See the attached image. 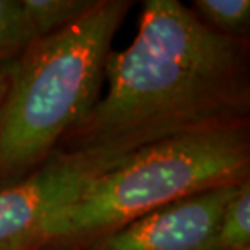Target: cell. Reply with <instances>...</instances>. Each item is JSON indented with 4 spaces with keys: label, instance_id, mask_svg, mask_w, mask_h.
Listing matches in <instances>:
<instances>
[{
    "label": "cell",
    "instance_id": "1",
    "mask_svg": "<svg viewBox=\"0 0 250 250\" xmlns=\"http://www.w3.org/2000/svg\"><path fill=\"white\" fill-rule=\"evenodd\" d=\"M107 89L57 151L119 164L177 135L250 122V41L221 36L179 0H146L137 36L111 52Z\"/></svg>",
    "mask_w": 250,
    "mask_h": 250
},
{
    "label": "cell",
    "instance_id": "2",
    "mask_svg": "<svg viewBox=\"0 0 250 250\" xmlns=\"http://www.w3.org/2000/svg\"><path fill=\"white\" fill-rule=\"evenodd\" d=\"M133 7L96 0L70 26L34 39L10 63L0 103V188L39 169L98 101L112 41Z\"/></svg>",
    "mask_w": 250,
    "mask_h": 250
},
{
    "label": "cell",
    "instance_id": "3",
    "mask_svg": "<svg viewBox=\"0 0 250 250\" xmlns=\"http://www.w3.org/2000/svg\"><path fill=\"white\" fill-rule=\"evenodd\" d=\"M250 179V122L161 140L94 177L46 228L39 250H80L133 219Z\"/></svg>",
    "mask_w": 250,
    "mask_h": 250
},
{
    "label": "cell",
    "instance_id": "4",
    "mask_svg": "<svg viewBox=\"0 0 250 250\" xmlns=\"http://www.w3.org/2000/svg\"><path fill=\"white\" fill-rule=\"evenodd\" d=\"M114 166L94 154L56 151L28 177L0 188V250H39L49 221Z\"/></svg>",
    "mask_w": 250,
    "mask_h": 250
},
{
    "label": "cell",
    "instance_id": "5",
    "mask_svg": "<svg viewBox=\"0 0 250 250\" xmlns=\"http://www.w3.org/2000/svg\"><path fill=\"white\" fill-rule=\"evenodd\" d=\"M239 186L177 200L94 239L80 250H213L221 214Z\"/></svg>",
    "mask_w": 250,
    "mask_h": 250
},
{
    "label": "cell",
    "instance_id": "6",
    "mask_svg": "<svg viewBox=\"0 0 250 250\" xmlns=\"http://www.w3.org/2000/svg\"><path fill=\"white\" fill-rule=\"evenodd\" d=\"M34 39L70 26L94 7L96 0H20Z\"/></svg>",
    "mask_w": 250,
    "mask_h": 250
},
{
    "label": "cell",
    "instance_id": "7",
    "mask_svg": "<svg viewBox=\"0 0 250 250\" xmlns=\"http://www.w3.org/2000/svg\"><path fill=\"white\" fill-rule=\"evenodd\" d=\"M190 8L216 34L250 41L249 0H193Z\"/></svg>",
    "mask_w": 250,
    "mask_h": 250
},
{
    "label": "cell",
    "instance_id": "8",
    "mask_svg": "<svg viewBox=\"0 0 250 250\" xmlns=\"http://www.w3.org/2000/svg\"><path fill=\"white\" fill-rule=\"evenodd\" d=\"M250 247V179L239 186L219 219L213 250H242Z\"/></svg>",
    "mask_w": 250,
    "mask_h": 250
},
{
    "label": "cell",
    "instance_id": "9",
    "mask_svg": "<svg viewBox=\"0 0 250 250\" xmlns=\"http://www.w3.org/2000/svg\"><path fill=\"white\" fill-rule=\"evenodd\" d=\"M34 41L20 0H0V65L12 62Z\"/></svg>",
    "mask_w": 250,
    "mask_h": 250
},
{
    "label": "cell",
    "instance_id": "10",
    "mask_svg": "<svg viewBox=\"0 0 250 250\" xmlns=\"http://www.w3.org/2000/svg\"><path fill=\"white\" fill-rule=\"evenodd\" d=\"M10 63H3L0 65V103H2V98L5 94V89H7V84H8V73H10Z\"/></svg>",
    "mask_w": 250,
    "mask_h": 250
},
{
    "label": "cell",
    "instance_id": "11",
    "mask_svg": "<svg viewBox=\"0 0 250 250\" xmlns=\"http://www.w3.org/2000/svg\"><path fill=\"white\" fill-rule=\"evenodd\" d=\"M242 250H250V247H249V249H242Z\"/></svg>",
    "mask_w": 250,
    "mask_h": 250
}]
</instances>
